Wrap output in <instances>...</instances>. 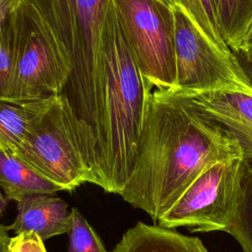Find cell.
<instances>
[{
  "label": "cell",
  "mask_w": 252,
  "mask_h": 252,
  "mask_svg": "<svg viewBox=\"0 0 252 252\" xmlns=\"http://www.w3.org/2000/svg\"><path fill=\"white\" fill-rule=\"evenodd\" d=\"M112 252H210L200 238L172 228L138 221L128 229Z\"/></svg>",
  "instance_id": "11"
},
{
  "label": "cell",
  "mask_w": 252,
  "mask_h": 252,
  "mask_svg": "<svg viewBox=\"0 0 252 252\" xmlns=\"http://www.w3.org/2000/svg\"><path fill=\"white\" fill-rule=\"evenodd\" d=\"M243 252H252V162L247 161L241 182V195L232 225L226 231Z\"/></svg>",
  "instance_id": "15"
},
{
  "label": "cell",
  "mask_w": 252,
  "mask_h": 252,
  "mask_svg": "<svg viewBox=\"0 0 252 252\" xmlns=\"http://www.w3.org/2000/svg\"><path fill=\"white\" fill-rule=\"evenodd\" d=\"M7 199L6 197L1 193L0 191V218L3 216L5 210H6V207H7Z\"/></svg>",
  "instance_id": "23"
},
{
  "label": "cell",
  "mask_w": 252,
  "mask_h": 252,
  "mask_svg": "<svg viewBox=\"0 0 252 252\" xmlns=\"http://www.w3.org/2000/svg\"><path fill=\"white\" fill-rule=\"evenodd\" d=\"M23 0H0V27Z\"/></svg>",
  "instance_id": "21"
},
{
  "label": "cell",
  "mask_w": 252,
  "mask_h": 252,
  "mask_svg": "<svg viewBox=\"0 0 252 252\" xmlns=\"http://www.w3.org/2000/svg\"><path fill=\"white\" fill-rule=\"evenodd\" d=\"M46 22L71 63L59 94L71 116L98 109L106 97L103 32L111 0H29Z\"/></svg>",
  "instance_id": "2"
},
{
  "label": "cell",
  "mask_w": 252,
  "mask_h": 252,
  "mask_svg": "<svg viewBox=\"0 0 252 252\" xmlns=\"http://www.w3.org/2000/svg\"><path fill=\"white\" fill-rule=\"evenodd\" d=\"M218 28L222 40L232 52L252 25V0H213Z\"/></svg>",
  "instance_id": "14"
},
{
  "label": "cell",
  "mask_w": 252,
  "mask_h": 252,
  "mask_svg": "<svg viewBox=\"0 0 252 252\" xmlns=\"http://www.w3.org/2000/svg\"><path fill=\"white\" fill-rule=\"evenodd\" d=\"M243 69L247 74L250 82L252 83V63H246V67H243Z\"/></svg>",
  "instance_id": "24"
},
{
  "label": "cell",
  "mask_w": 252,
  "mask_h": 252,
  "mask_svg": "<svg viewBox=\"0 0 252 252\" xmlns=\"http://www.w3.org/2000/svg\"><path fill=\"white\" fill-rule=\"evenodd\" d=\"M176 85L188 92L242 90L252 92L243 67L234 54L215 45L179 7H173Z\"/></svg>",
  "instance_id": "7"
},
{
  "label": "cell",
  "mask_w": 252,
  "mask_h": 252,
  "mask_svg": "<svg viewBox=\"0 0 252 252\" xmlns=\"http://www.w3.org/2000/svg\"><path fill=\"white\" fill-rule=\"evenodd\" d=\"M11 18L15 49L8 99L38 100L59 95L72 67L56 36L29 0H23Z\"/></svg>",
  "instance_id": "4"
},
{
  "label": "cell",
  "mask_w": 252,
  "mask_h": 252,
  "mask_svg": "<svg viewBox=\"0 0 252 252\" xmlns=\"http://www.w3.org/2000/svg\"><path fill=\"white\" fill-rule=\"evenodd\" d=\"M15 156L62 190H73L91 182L69 131L59 95L33 118Z\"/></svg>",
  "instance_id": "8"
},
{
  "label": "cell",
  "mask_w": 252,
  "mask_h": 252,
  "mask_svg": "<svg viewBox=\"0 0 252 252\" xmlns=\"http://www.w3.org/2000/svg\"><path fill=\"white\" fill-rule=\"evenodd\" d=\"M61 198L48 194L24 197L17 202V216L8 229L21 232H34L43 241L68 233L71 227V211Z\"/></svg>",
  "instance_id": "10"
},
{
  "label": "cell",
  "mask_w": 252,
  "mask_h": 252,
  "mask_svg": "<svg viewBox=\"0 0 252 252\" xmlns=\"http://www.w3.org/2000/svg\"><path fill=\"white\" fill-rule=\"evenodd\" d=\"M106 93L122 173L128 181L135 166L149 94L148 86L126 42L111 0L104 25Z\"/></svg>",
  "instance_id": "3"
},
{
  "label": "cell",
  "mask_w": 252,
  "mask_h": 252,
  "mask_svg": "<svg viewBox=\"0 0 252 252\" xmlns=\"http://www.w3.org/2000/svg\"><path fill=\"white\" fill-rule=\"evenodd\" d=\"M67 252H107L99 236L77 208L71 210Z\"/></svg>",
  "instance_id": "17"
},
{
  "label": "cell",
  "mask_w": 252,
  "mask_h": 252,
  "mask_svg": "<svg viewBox=\"0 0 252 252\" xmlns=\"http://www.w3.org/2000/svg\"><path fill=\"white\" fill-rule=\"evenodd\" d=\"M14 28L10 15L0 27V99L9 97L14 69Z\"/></svg>",
  "instance_id": "18"
},
{
  "label": "cell",
  "mask_w": 252,
  "mask_h": 252,
  "mask_svg": "<svg viewBox=\"0 0 252 252\" xmlns=\"http://www.w3.org/2000/svg\"><path fill=\"white\" fill-rule=\"evenodd\" d=\"M8 227L0 223V252H10L9 242L10 238L8 235Z\"/></svg>",
  "instance_id": "22"
},
{
  "label": "cell",
  "mask_w": 252,
  "mask_h": 252,
  "mask_svg": "<svg viewBox=\"0 0 252 252\" xmlns=\"http://www.w3.org/2000/svg\"><path fill=\"white\" fill-rule=\"evenodd\" d=\"M169 7L181 8L194 24L217 45L227 54L233 52L227 47L220 33L213 0H161Z\"/></svg>",
  "instance_id": "16"
},
{
  "label": "cell",
  "mask_w": 252,
  "mask_h": 252,
  "mask_svg": "<svg viewBox=\"0 0 252 252\" xmlns=\"http://www.w3.org/2000/svg\"><path fill=\"white\" fill-rule=\"evenodd\" d=\"M54 97L25 101L0 99V149L15 156L33 118L44 110Z\"/></svg>",
  "instance_id": "13"
},
{
  "label": "cell",
  "mask_w": 252,
  "mask_h": 252,
  "mask_svg": "<svg viewBox=\"0 0 252 252\" xmlns=\"http://www.w3.org/2000/svg\"><path fill=\"white\" fill-rule=\"evenodd\" d=\"M126 42L146 84L176 85L174 14L161 0H113Z\"/></svg>",
  "instance_id": "6"
},
{
  "label": "cell",
  "mask_w": 252,
  "mask_h": 252,
  "mask_svg": "<svg viewBox=\"0 0 252 252\" xmlns=\"http://www.w3.org/2000/svg\"><path fill=\"white\" fill-rule=\"evenodd\" d=\"M0 187L7 200L18 202L36 194L54 195L61 187L42 177L16 156L0 149Z\"/></svg>",
  "instance_id": "12"
},
{
  "label": "cell",
  "mask_w": 252,
  "mask_h": 252,
  "mask_svg": "<svg viewBox=\"0 0 252 252\" xmlns=\"http://www.w3.org/2000/svg\"><path fill=\"white\" fill-rule=\"evenodd\" d=\"M242 156V150L217 123L200 114L170 89L148 97L134 169L120 196L154 221L210 164Z\"/></svg>",
  "instance_id": "1"
},
{
  "label": "cell",
  "mask_w": 252,
  "mask_h": 252,
  "mask_svg": "<svg viewBox=\"0 0 252 252\" xmlns=\"http://www.w3.org/2000/svg\"><path fill=\"white\" fill-rule=\"evenodd\" d=\"M10 252H46L43 240L34 232H21L10 238Z\"/></svg>",
  "instance_id": "19"
},
{
  "label": "cell",
  "mask_w": 252,
  "mask_h": 252,
  "mask_svg": "<svg viewBox=\"0 0 252 252\" xmlns=\"http://www.w3.org/2000/svg\"><path fill=\"white\" fill-rule=\"evenodd\" d=\"M200 114L217 123L239 144L243 158L252 161V92L170 89Z\"/></svg>",
  "instance_id": "9"
},
{
  "label": "cell",
  "mask_w": 252,
  "mask_h": 252,
  "mask_svg": "<svg viewBox=\"0 0 252 252\" xmlns=\"http://www.w3.org/2000/svg\"><path fill=\"white\" fill-rule=\"evenodd\" d=\"M245 162L242 156H236L207 166L158 219V225L226 232L238 209Z\"/></svg>",
  "instance_id": "5"
},
{
  "label": "cell",
  "mask_w": 252,
  "mask_h": 252,
  "mask_svg": "<svg viewBox=\"0 0 252 252\" xmlns=\"http://www.w3.org/2000/svg\"><path fill=\"white\" fill-rule=\"evenodd\" d=\"M237 53L242 55L246 63H252V25L242 38Z\"/></svg>",
  "instance_id": "20"
}]
</instances>
